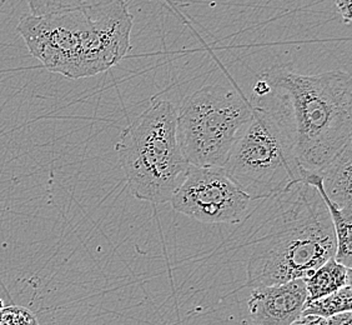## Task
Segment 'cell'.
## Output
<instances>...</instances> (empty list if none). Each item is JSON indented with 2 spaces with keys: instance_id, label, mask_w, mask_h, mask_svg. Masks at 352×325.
<instances>
[{
  "instance_id": "2",
  "label": "cell",
  "mask_w": 352,
  "mask_h": 325,
  "mask_svg": "<svg viewBox=\"0 0 352 325\" xmlns=\"http://www.w3.org/2000/svg\"><path fill=\"white\" fill-rule=\"evenodd\" d=\"M133 25L125 0H102L74 10L23 15L18 32L44 68L82 79L122 61L131 49Z\"/></svg>"
},
{
  "instance_id": "12",
  "label": "cell",
  "mask_w": 352,
  "mask_h": 325,
  "mask_svg": "<svg viewBox=\"0 0 352 325\" xmlns=\"http://www.w3.org/2000/svg\"><path fill=\"white\" fill-rule=\"evenodd\" d=\"M352 285H347L331 294L314 300H306L302 315H318L330 318L339 313L351 311Z\"/></svg>"
},
{
  "instance_id": "11",
  "label": "cell",
  "mask_w": 352,
  "mask_h": 325,
  "mask_svg": "<svg viewBox=\"0 0 352 325\" xmlns=\"http://www.w3.org/2000/svg\"><path fill=\"white\" fill-rule=\"evenodd\" d=\"M304 280L307 291L306 300H314L352 285L351 268L340 264L335 258H331Z\"/></svg>"
},
{
  "instance_id": "17",
  "label": "cell",
  "mask_w": 352,
  "mask_h": 325,
  "mask_svg": "<svg viewBox=\"0 0 352 325\" xmlns=\"http://www.w3.org/2000/svg\"><path fill=\"white\" fill-rule=\"evenodd\" d=\"M292 325H329L327 320L318 315H301Z\"/></svg>"
},
{
  "instance_id": "13",
  "label": "cell",
  "mask_w": 352,
  "mask_h": 325,
  "mask_svg": "<svg viewBox=\"0 0 352 325\" xmlns=\"http://www.w3.org/2000/svg\"><path fill=\"white\" fill-rule=\"evenodd\" d=\"M102 0H28L33 15H47L88 7Z\"/></svg>"
},
{
  "instance_id": "14",
  "label": "cell",
  "mask_w": 352,
  "mask_h": 325,
  "mask_svg": "<svg viewBox=\"0 0 352 325\" xmlns=\"http://www.w3.org/2000/svg\"><path fill=\"white\" fill-rule=\"evenodd\" d=\"M0 325H39L33 312L24 306L10 305L0 308Z\"/></svg>"
},
{
  "instance_id": "16",
  "label": "cell",
  "mask_w": 352,
  "mask_h": 325,
  "mask_svg": "<svg viewBox=\"0 0 352 325\" xmlns=\"http://www.w3.org/2000/svg\"><path fill=\"white\" fill-rule=\"evenodd\" d=\"M326 320H327V324L329 325H351L352 313L351 311L339 313V314H335V315H332Z\"/></svg>"
},
{
  "instance_id": "1",
  "label": "cell",
  "mask_w": 352,
  "mask_h": 325,
  "mask_svg": "<svg viewBox=\"0 0 352 325\" xmlns=\"http://www.w3.org/2000/svg\"><path fill=\"white\" fill-rule=\"evenodd\" d=\"M271 199L250 240L245 285L251 289L306 279L336 253L331 218L315 187L300 180Z\"/></svg>"
},
{
  "instance_id": "3",
  "label": "cell",
  "mask_w": 352,
  "mask_h": 325,
  "mask_svg": "<svg viewBox=\"0 0 352 325\" xmlns=\"http://www.w3.org/2000/svg\"><path fill=\"white\" fill-rule=\"evenodd\" d=\"M251 118L231 148L223 169L252 200L276 196L302 180L295 151V123L287 94L258 76Z\"/></svg>"
},
{
  "instance_id": "8",
  "label": "cell",
  "mask_w": 352,
  "mask_h": 325,
  "mask_svg": "<svg viewBox=\"0 0 352 325\" xmlns=\"http://www.w3.org/2000/svg\"><path fill=\"white\" fill-rule=\"evenodd\" d=\"M307 299L305 280L252 288L248 308L254 325H292L302 315Z\"/></svg>"
},
{
  "instance_id": "15",
  "label": "cell",
  "mask_w": 352,
  "mask_h": 325,
  "mask_svg": "<svg viewBox=\"0 0 352 325\" xmlns=\"http://www.w3.org/2000/svg\"><path fill=\"white\" fill-rule=\"evenodd\" d=\"M336 9L341 15L344 24L351 23V0H335Z\"/></svg>"
},
{
  "instance_id": "6",
  "label": "cell",
  "mask_w": 352,
  "mask_h": 325,
  "mask_svg": "<svg viewBox=\"0 0 352 325\" xmlns=\"http://www.w3.org/2000/svg\"><path fill=\"white\" fill-rule=\"evenodd\" d=\"M251 104L237 90L220 84L199 88L177 110V140L185 159L195 167H221L250 120Z\"/></svg>"
},
{
  "instance_id": "7",
  "label": "cell",
  "mask_w": 352,
  "mask_h": 325,
  "mask_svg": "<svg viewBox=\"0 0 352 325\" xmlns=\"http://www.w3.org/2000/svg\"><path fill=\"white\" fill-rule=\"evenodd\" d=\"M252 202L221 167L195 165L170 200L175 211L204 224L240 223Z\"/></svg>"
},
{
  "instance_id": "5",
  "label": "cell",
  "mask_w": 352,
  "mask_h": 325,
  "mask_svg": "<svg viewBox=\"0 0 352 325\" xmlns=\"http://www.w3.org/2000/svg\"><path fill=\"white\" fill-rule=\"evenodd\" d=\"M176 116L174 103L155 96L119 136V162L131 194L139 200L168 203L183 183L190 164L177 140Z\"/></svg>"
},
{
  "instance_id": "10",
  "label": "cell",
  "mask_w": 352,
  "mask_h": 325,
  "mask_svg": "<svg viewBox=\"0 0 352 325\" xmlns=\"http://www.w3.org/2000/svg\"><path fill=\"white\" fill-rule=\"evenodd\" d=\"M302 180L306 183L311 184L315 187L325 202L329 214L331 218L335 238H336V253L335 260L340 264L345 265L347 268H351L352 265V213H347L345 210L340 209L336 204L332 203L329 198L326 197L322 187H321V178L318 173L312 171H304Z\"/></svg>"
},
{
  "instance_id": "4",
  "label": "cell",
  "mask_w": 352,
  "mask_h": 325,
  "mask_svg": "<svg viewBox=\"0 0 352 325\" xmlns=\"http://www.w3.org/2000/svg\"><path fill=\"white\" fill-rule=\"evenodd\" d=\"M260 76L290 99L300 167L312 173L324 169L352 140L351 74H301L287 65H274Z\"/></svg>"
},
{
  "instance_id": "9",
  "label": "cell",
  "mask_w": 352,
  "mask_h": 325,
  "mask_svg": "<svg viewBox=\"0 0 352 325\" xmlns=\"http://www.w3.org/2000/svg\"><path fill=\"white\" fill-rule=\"evenodd\" d=\"M351 173L352 142L347 143L339 154L318 173L326 197L347 213H352Z\"/></svg>"
}]
</instances>
